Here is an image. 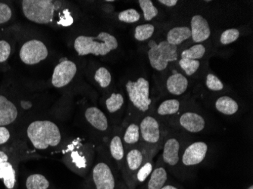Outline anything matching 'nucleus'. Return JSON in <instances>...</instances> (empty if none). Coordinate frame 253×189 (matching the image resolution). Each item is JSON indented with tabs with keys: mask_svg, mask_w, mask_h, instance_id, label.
I'll use <instances>...</instances> for the list:
<instances>
[{
	"mask_svg": "<svg viewBox=\"0 0 253 189\" xmlns=\"http://www.w3.org/2000/svg\"><path fill=\"white\" fill-rule=\"evenodd\" d=\"M161 189H182L180 186H177L176 184H173V183H169L168 182Z\"/></svg>",
	"mask_w": 253,
	"mask_h": 189,
	"instance_id": "obj_40",
	"label": "nucleus"
},
{
	"mask_svg": "<svg viewBox=\"0 0 253 189\" xmlns=\"http://www.w3.org/2000/svg\"><path fill=\"white\" fill-rule=\"evenodd\" d=\"M140 14L137 10L134 8H129V9L124 10L121 11L118 15L119 21L121 22L126 23V24H133L138 22L140 20Z\"/></svg>",
	"mask_w": 253,
	"mask_h": 189,
	"instance_id": "obj_33",
	"label": "nucleus"
},
{
	"mask_svg": "<svg viewBox=\"0 0 253 189\" xmlns=\"http://www.w3.org/2000/svg\"><path fill=\"white\" fill-rule=\"evenodd\" d=\"M240 32L236 28H230L221 33L220 36V43L223 45H230L236 42L240 38Z\"/></svg>",
	"mask_w": 253,
	"mask_h": 189,
	"instance_id": "obj_34",
	"label": "nucleus"
},
{
	"mask_svg": "<svg viewBox=\"0 0 253 189\" xmlns=\"http://www.w3.org/2000/svg\"><path fill=\"white\" fill-rule=\"evenodd\" d=\"M56 2L52 0H25L21 2L23 14L31 22L48 25L53 20Z\"/></svg>",
	"mask_w": 253,
	"mask_h": 189,
	"instance_id": "obj_8",
	"label": "nucleus"
},
{
	"mask_svg": "<svg viewBox=\"0 0 253 189\" xmlns=\"http://www.w3.org/2000/svg\"><path fill=\"white\" fill-rule=\"evenodd\" d=\"M186 145L185 140L183 139L180 132L175 130L170 131L168 129L167 134L162 146L163 153L160 157L166 168L168 167L170 171L178 176H180L179 170L182 168L180 156Z\"/></svg>",
	"mask_w": 253,
	"mask_h": 189,
	"instance_id": "obj_3",
	"label": "nucleus"
},
{
	"mask_svg": "<svg viewBox=\"0 0 253 189\" xmlns=\"http://www.w3.org/2000/svg\"><path fill=\"white\" fill-rule=\"evenodd\" d=\"M94 79L100 87L107 88L110 86L112 82V75L107 68L101 67L96 70Z\"/></svg>",
	"mask_w": 253,
	"mask_h": 189,
	"instance_id": "obj_32",
	"label": "nucleus"
},
{
	"mask_svg": "<svg viewBox=\"0 0 253 189\" xmlns=\"http://www.w3.org/2000/svg\"><path fill=\"white\" fill-rule=\"evenodd\" d=\"M160 148L154 149L151 153H149V156L146 157L145 161L143 162L140 168L136 173L134 180H133V189H137L139 186H141L151 174L155 167L154 157L156 153L159 151Z\"/></svg>",
	"mask_w": 253,
	"mask_h": 189,
	"instance_id": "obj_22",
	"label": "nucleus"
},
{
	"mask_svg": "<svg viewBox=\"0 0 253 189\" xmlns=\"http://www.w3.org/2000/svg\"><path fill=\"white\" fill-rule=\"evenodd\" d=\"M106 109L111 114L115 113L122 110L125 105V99L122 94L114 92L106 100Z\"/></svg>",
	"mask_w": 253,
	"mask_h": 189,
	"instance_id": "obj_26",
	"label": "nucleus"
},
{
	"mask_svg": "<svg viewBox=\"0 0 253 189\" xmlns=\"http://www.w3.org/2000/svg\"><path fill=\"white\" fill-rule=\"evenodd\" d=\"M122 189H127V188H126V186H124V188Z\"/></svg>",
	"mask_w": 253,
	"mask_h": 189,
	"instance_id": "obj_42",
	"label": "nucleus"
},
{
	"mask_svg": "<svg viewBox=\"0 0 253 189\" xmlns=\"http://www.w3.org/2000/svg\"><path fill=\"white\" fill-rule=\"evenodd\" d=\"M189 87L187 76L177 72H172L166 79V88L169 94L174 96H182Z\"/></svg>",
	"mask_w": 253,
	"mask_h": 189,
	"instance_id": "obj_19",
	"label": "nucleus"
},
{
	"mask_svg": "<svg viewBox=\"0 0 253 189\" xmlns=\"http://www.w3.org/2000/svg\"><path fill=\"white\" fill-rule=\"evenodd\" d=\"M155 33V26L152 24L138 25L134 31V38L139 42H145L152 38Z\"/></svg>",
	"mask_w": 253,
	"mask_h": 189,
	"instance_id": "obj_29",
	"label": "nucleus"
},
{
	"mask_svg": "<svg viewBox=\"0 0 253 189\" xmlns=\"http://www.w3.org/2000/svg\"><path fill=\"white\" fill-rule=\"evenodd\" d=\"M17 173L13 163L9 161L8 153L0 150V180L7 189H15L17 186Z\"/></svg>",
	"mask_w": 253,
	"mask_h": 189,
	"instance_id": "obj_16",
	"label": "nucleus"
},
{
	"mask_svg": "<svg viewBox=\"0 0 253 189\" xmlns=\"http://www.w3.org/2000/svg\"><path fill=\"white\" fill-rule=\"evenodd\" d=\"M191 38L196 44L202 43L211 36V28L208 21L201 15H195L190 21Z\"/></svg>",
	"mask_w": 253,
	"mask_h": 189,
	"instance_id": "obj_15",
	"label": "nucleus"
},
{
	"mask_svg": "<svg viewBox=\"0 0 253 189\" xmlns=\"http://www.w3.org/2000/svg\"><path fill=\"white\" fill-rule=\"evenodd\" d=\"M206 48L202 43L195 44L185 50L182 51L180 58H189L193 60H199L206 55Z\"/></svg>",
	"mask_w": 253,
	"mask_h": 189,
	"instance_id": "obj_28",
	"label": "nucleus"
},
{
	"mask_svg": "<svg viewBox=\"0 0 253 189\" xmlns=\"http://www.w3.org/2000/svg\"><path fill=\"white\" fill-rule=\"evenodd\" d=\"M25 185L27 189H48L50 186L46 177L39 173H34L28 176Z\"/></svg>",
	"mask_w": 253,
	"mask_h": 189,
	"instance_id": "obj_27",
	"label": "nucleus"
},
{
	"mask_svg": "<svg viewBox=\"0 0 253 189\" xmlns=\"http://www.w3.org/2000/svg\"><path fill=\"white\" fill-rule=\"evenodd\" d=\"M247 189H253V185H251V186H249V187L247 188Z\"/></svg>",
	"mask_w": 253,
	"mask_h": 189,
	"instance_id": "obj_41",
	"label": "nucleus"
},
{
	"mask_svg": "<svg viewBox=\"0 0 253 189\" xmlns=\"http://www.w3.org/2000/svg\"><path fill=\"white\" fill-rule=\"evenodd\" d=\"M139 121L140 120H132L126 125L124 129L122 137L125 150L139 146L141 143Z\"/></svg>",
	"mask_w": 253,
	"mask_h": 189,
	"instance_id": "obj_21",
	"label": "nucleus"
},
{
	"mask_svg": "<svg viewBox=\"0 0 253 189\" xmlns=\"http://www.w3.org/2000/svg\"><path fill=\"white\" fill-rule=\"evenodd\" d=\"M18 115V109L15 104L0 95V126H6L14 123Z\"/></svg>",
	"mask_w": 253,
	"mask_h": 189,
	"instance_id": "obj_20",
	"label": "nucleus"
},
{
	"mask_svg": "<svg viewBox=\"0 0 253 189\" xmlns=\"http://www.w3.org/2000/svg\"><path fill=\"white\" fill-rule=\"evenodd\" d=\"M208 151V145L202 141L186 145L180 156L181 167L191 168L197 167L204 161Z\"/></svg>",
	"mask_w": 253,
	"mask_h": 189,
	"instance_id": "obj_12",
	"label": "nucleus"
},
{
	"mask_svg": "<svg viewBox=\"0 0 253 189\" xmlns=\"http://www.w3.org/2000/svg\"><path fill=\"white\" fill-rule=\"evenodd\" d=\"M118 46L119 42L116 37L108 32H100L96 37L81 35L74 42V48L80 56H105L116 50Z\"/></svg>",
	"mask_w": 253,
	"mask_h": 189,
	"instance_id": "obj_2",
	"label": "nucleus"
},
{
	"mask_svg": "<svg viewBox=\"0 0 253 189\" xmlns=\"http://www.w3.org/2000/svg\"><path fill=\"white\" fill-rule=\"evenodd\" d=\"M27 136L38 150L55 148L62 142V133L56 123L47 120L31 122L27 128Z\"/></svg>",
	"mask_w": 253,
	"mask_h": 189,
	"instance_id": "obj_1",
	"label": "nucleus"
},
{
	"mask_svg": "<svg viewBox=\"0 0 253 189\" xmlns=\"http://www.w3.org/2000/svg\"><path fill=\"white\" fill-rule=\"evenodd\" d=\"M10 138H11V133L6 126H0V146L8 143Z\"/></svg>",
	"mask_w": 253,
	"mask_h": 189,
	"instance_id": "obj_38",
	"label": "nucleus"
},
{
	"mask_svg": "<svg viewBox=\"0 0 253 189\" xmlns=\"http://www.w3.org/2000/svg\"><path fill=\"white\" fill-rule=\"evenodd\" d=\"M126 91L132 107L140 116L150 113L153 100L150 98V84L144 77H139L136 80L126 82Z\"/></svg>",
	"mask_w": 253,
	"mask_h": 189,
	"instance_id": "obj_4",
	"label": "nucleus"
},
{
	"mask_svg": "<svg viewBox=\"0 0 253 189\" xmlns=\"http://www.w3.org/2000/svg\"><path fill=\"white\" fill-rule=\"evenodd\" d=\"M181 106V102L177 99H166L158 105L153 114L159 118L161 121H163V120L167 121L180 113Z\"/></svg>",
	"mask_w": 253,
	"mask_h": 189,
	"instance_id": "obj_18",
	"label": "nucleus"
},
{
	"mask_svg": "<svg viewBox=\"0 0 253 189\" xmlns=\"http://www.w3.org/2000/svg\"><path fill=\"white\" fill-rule=\"evenodd\" d=\"M12 17V11L9 5L0 2V25L8 22Z\"/></svg>",
	"mask_w": 253,
	"mask_h": 189,
	"instance_id": "obj_36",
	"label": "nucleus"
},
{
	"mask_svg": "<svg viewBox=\"0 0 253 189\" xmlns=\"http://www.w3.org/2000/svg\"><path fill=\"white\" fill-rule=\"evenodd\" d=\"M166 122L172 127L177 126L180 130L193 134L201 133L206 126L204 116L195 111H184L175 117L171 118Z\"/></svg>",
	"mask_w": 253,
	"mask_h": 189,
	"instance_id": "obj_10",
	"label": "nucleus"
},
{
	"mask_svg": "<svg viewBox=\"0 0 253 189\" xmlns=\"http://www.w3.org/2000/svg\"><path fill=\"white\" fill-rule=\"evenodd\" d=\"M86 122L100 133H106L109 129V122L106 113L96 106L87 108L84 112Z\"/></svg>",
	"mask_w": 253,
	"mask_h": 189,
	"instance_id": "obj_17",
	"label": "nucleus"
},
{
	"mask_svg": "<svg viewBox=\"0 0 253 189\" xmlns=\"http://www.w3.org/2000/svg\"><path fill=\"white\" fill-rule=\"evenodd\" d=\"M11 51V45L6 40H0V63L8 60Z\"/></svg>",
	"mask_w": 253,
	"mask_h": 189,
	"instance_id": "obj_37",
	"label": "nucleus"
},
{
	"mask_svg": "<svg viewBox=\"0 0 253 189\" xmlns=\"http://www.w3.org/2000/svg\"><path fill=\"white\" fill-rule=\"evenodd\" d=\"M138 3L143 11L145 21H152L159 15V10L150 0H140L138 1Z\"/></svg>",
	"mask_w": 253,
	"mask_h": 189,
	"instance_id": "obj_30",
	"label": "nucleus"
},
{
	"mask_svg": "<svg viewBox=\"0 0 253 189\" xmlns=\"http://www.w3.org/2000/svg\"><path fill=\"white\" fill-rule=\"evenodd\" d=\"M158 2L167 7H174L177 5L178 1L177 0H159Z\"/></svg>",
	"mask_w": 253,
	"mask_h": 189,
	"instance_id": "obj_39",
	"label": "nucleus"
},
{
	"mask_svg": "<svg viewBox=\"0 0 253 189\" xmlns=\"http://www.w3.org/2000/svg\"><path fill=\"white\" fill-rule=\"evenodd\" d=\"M169 182V173L161 157L155 163L154 169L149 178L138 189H161Z\"/></svg>",
	"mask_w": 253,
	"mask_h": 189,
	"instance_id": "obj_14",
	"label": "nucleus"
},
{
	"mask_svg": "<svg viewBox=\"0 0 253 189\" xmlns=\"http://www.w3.org/2000/svg\"><path fill=\"white\" fill-rule=\"evenodd\" d=\"M159 147H151L140 143L139 146L125 150V161L122 176L125 186L128 189H133V180L136 173L140 168L146 157L154 149ZM161 149V148H160Z\"/></svg>",
	"mask_w": 253,
	"mask_h": 189,
	"instance_id": "obj_5",
	"label": "nucleus"
},
{
	"mask_svg": "<svg viewBox=\"0 0 253 189\" xmlns=\"http://www.w3.org/2000/svg\"><path fill=\"white\" fill-rule=\"evenodd\" d=\"M148 58L153 69L157 72H164L169 63L177 60V46L170 45L166 40L159 42L151 40L149 43Z\"/></svg>",
	"mask_w": 253,
	"mask_h": 189,
	"instance_id": "obj_9",
	"label": "nucleus"
},
{
	"mask_svg": "<svg viewBox=\"0 0 253 189\" xmlns=\"http://www.w3.org/2000/svg\"><path fill=\"white\" fill-rule=\"evenodd\" d=\"M206 86L211 92H220L224 89L222 81L214 74H208L206 78Z\"/></svg>",
	"mask_w": 253,
	"mask_h": 189,
	"instance_id": "obj_35",
	"label": "nucleus"
},
{
	"mask_svg": "<svg viewBox=\"0 0 253 189\" xmlns=\"http://www.w3.org/2000/svg\"><path fill=\"white\" fill-rule=\"evenodd\" d=\"M125 186L106 160H99L93 166L87 183L88 189H122Z\"/></svg>",
	"mask_w": 253,
	"mask_h": 189,
	"instance_id": "obj_6",
	"label": "nucleus"
},
{
	"mask_svg": "<svg viewBox=\"0 0 253 189\" xmlns=\"http://www.w3.org/2000/svg\"><path fill=\"white\" fill-rule=\"evenodd\" d=\"M109 149L111 157L116 162L119 166V170L122 173L125 157V149L122 135L115 133L112 136L109 141Z\"/></svg>",
	"mask_w": 253,
	"mask_h": 189,
	"instance_id": "obj_23",
	"label": "nucleus"
},
{
	"mask_svg": "<svg viewBox=\"0 0 253 189\" xmlns=\"http://www.w3.org/2000/svg\"><path fill=\"white\" fill-rule=\"evenodd\" d=\"M191 38V31L190 27L179 26L171 28L168 32L166 41L170 45H181L183 42Z\"/></svg>",
	"mask_w": 253,
	"mask_h": 189,
	"instance_id": "obj_25",
	"label": "nucleus"
},
{
	"mask_svg": "<svg viewBox=\"0 0 253 189\" xmlns=\"http://www.w3.org/2000/svg\"><path fill=\"white\" fill-rule=\"evenodd\" d=\"M78 72L76 64L72 61L61 62L55 67L52 76V84L55 88L68 86L75 78Z\"/></svg>",
	"mask_w": 253,
	"mask_h": 189,
	"instance_id": "obj_13",
	"label": "nucleus"
},
{
	"mask_svg": "<svg viewBox=\"0 0 253 189\" xmlns=\"http://www.w3.org/2000/svg\"><path fill=\"white\" fill-rule=\"evenodd\" d=\"M141 143L151 147L162 148L168 129L153 113L144 115L139 121Z\"/></svg>",
	"mask_w": 253,
	"mask_h": 189,
	"instance_id": "obj_7",
	"label": "nucleus"
},
{
	"mask_svg": "<svg viewBox=\"0 0 253 189\" xmlns=\"http://www.w3.org/2000/svg\"><path fill=\"white\" fill-rule=\"evenodd\" d=\"M178 64L182 71L188 76H193L197 73L200 67V61L189 58H180Z\"/></svg>",
	"mask_w": 253,
	"mask_h": 189,
	"instance_id": "obj_31",
	"label": "nucleus"
},
{
	"mask_svg": "<svg viewBox=\"0 0 253 189\" xmlns=\"http://www.w3.org/2000/svg\"><path fill=\"white\" fill-rule=\"evenodd\" d=\"M49 50L43 42L34 39L23 44L20 49L21 62L27 65H35L47 58Z\"/></svg>",
	"mask_w": 253,
	"mask_h": 189,
	"instance_id": "obj_11",
	"label": "nucleus"
},
{
	"mask_svg": "<svg viewBox=\"0 0 253 189\" xmlns=\"http://www.w3.org/2000/svg\"><path fill=\"white\" fill-rule=\"evenodd\" d=\"M214 108L217 112L225 116H233L239 111V104L230 96H223L217 98L214 102Z\"/></svg>",
	"mask_w": 253,
	"mask_h": 189,
	"instance_id": "obj_24",
	"label": "nucleus"
}]
</instances>
